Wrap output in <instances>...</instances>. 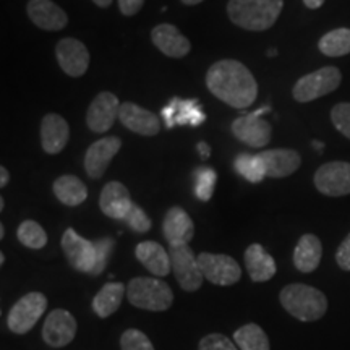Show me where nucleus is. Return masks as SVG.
<instances>
[{"label":"nucleus","mask_w":350,"mask_h":350,"mask_svg":"<svg viewBox=\"0 0 350 350\" xmlns=\"http://www.w3.org/2000/svg\"><path fill=\"white\" fill-rule=\"evenodd\" d=\"M206 86L211 93L234 109H247L256 100L258 85L253 73L239 60H219L208 70Z\"/></svg>","instance_id":"nucleus-1"},{"label":"nucleus","mask_w":350,"mask_h":350,"mask_svg":"<svg viewBox=\"0 0 350 350\" xmlns=\"http://www.w3.org/2000/svg\"><path fill=\"white\" fill-rule=\"evenodd\" d=\"M284 0H229L227 13L234 25L248 31H266L278 21Z\"/></svg>","instance_id":"nucleus-2"},{"label":"nucleus","mask_w":350,"mask_h":350,"mask_svg":"<svg viewBox=\"0 0 350 350\" xmlns=\"http://www.w3.org/2000/svg\"><path fill=\"white\" fill-rule=\"evenodd\" d=\"M281 305L288 314L304 323L318 321L327 312V299L321 291L306 284H291L281 291Z\"/></svg>","instance_id":"nucleus-3"},{"label":"nucleus","mask_w":350,"mask_h":350,"mask_svg":"<svg viewBox=\"0 0 350 350\" xmlns=\"http://www.w3.org/2000/svg\"><path fill=\"white\" fill-rule=\"evenodd\" d=\"M126 299L139 310L165 312L174 304V292L159 279L135 278L126 286Z\"/></svg>","instance_id":"nucleus-4"},{"label":"nucleus","mask_w":350,"mask_h":350,"mask_svg":"<svg viewBox=\"0 0 350 350\" xmlns=\"http://www.w3.org/2000/svg\"><path fill=\"white\" fill-rule=\"evenodd\" d=\"M340 81H342V75H340L339 68H319L317 72L301 77L295 83L292 94H294V99L299 100V103H312V100L323 98V96L338 90Z\"/></svg>","instance_id":"nucleus-5"},{"label":"nucleus","mask_w":350,"mask_h":350,"mask_svg":"<svg viewBox=\"0 0 350 350\" xmlns=\"http://www.w3.org/2000/svg\"><path fill=\"white\" fill-rule=\"evenodd\" d=\"M47 308V299L41 292H29L12 306L7 317L8 329L15 334H26L34 327Z\"/></svg>","instance_id":"nucleus-6"},{"label":"nucleus","mask_w":350,"mask_h":350,"mask_svg":"<svg viewBox=\"0 0 350 350\" xmlns=\"http://www.w3.org/2000/svg\"><path fill=\"white\" fill-rule=\"evenodd\" d=\"M169 255L178 286L185 292L198 291L204 275L201 273L198 256H195L193 250L188 245H177L169 247Z\"/></svg>","instance_id":"nucleus-7"},{"label":"nucleus","mask_w":350,"mask_h":350,"mask_svg":"<svg viewBox=\"0 0 350 350\" xmlns=\"http://www.w3.org/2000/svg\"><path fill=\"white\" fill-rule=\"evenodd\" d=\"M265 112H269L268 106L234 120L232 133L235 135V138H239L240 142L250 148H265L271 142V133H273L269 122L261 119Z\"/></svg>","instance_id":"nucleus-8"},{"label":"nucleus","mask_w":350,"mask_h":350,"mask_svg":"<svg viewBox=\"0 0 350 350\" xmlns=\"http://www.w3.org/2000/svg\"><path fill=\"white\" fill-rule=\"evenodd\" d=\"M198 262L204 279L214 286H234L242 278L239 262L229 255H214V253H200Z\"/></svg>","instance_id":"nucleus-9"},{"label":"nucleus","mask_w":350,"mask_h":350,"mask_svg":"<svg viewBox=\"0 0 350 350\" xmlns=\"http://www.w3.org/2000/svg\"><path fill=\"white\" fill-rule=\"evenodd\" d=\"M314 187L326 196L350 195V163L334 161L323 164L314 174Z\"/></svg>","instance_id":"nucleus-10"},{"label":"nucleus","mask_w":350,"mask_h":350,"mask_svg":"<svg viewBox=\"0 0 350 350\" xmlns=\"http://www.w3.org/2000/svg\"><path fill=\"white\" fill-rule=\"evenodd\" d=\"M119 98L116 94L103 91L93 99L86 112V124L94 133H106L113 126V122L119 119L120 112Z\"/></svg>","instance_id":"nucleus-11"},{"label":"nucleus","mask_w":350,"mask_h":350,"mask_svg":"<svg viewBox=\"0 0 350 350\" xmlns=\"http://www.w3.org/2000/svg\"><path fill=\"white\" fill-rule=\"evenodd\" d=\"M77 319L67 310L57 308L47 314L42 326V339L51 347H65L75 339Z\"/></svg>","instance_id":"nucleus-12"},{"label":"nucleus","mask_w":350,"mask_h":350,"mask_svg":"<svg viewBox=\"0 0 350 350\" xmlns=\"http://www.w3.org/2000/svg\"><path fill=\"white\" fill-rule=\"evenodd\" d=\"M62 250L72 268L80 271V273L91 274L96 262L94 242L83 239L73 229H67L62 237Z\"/></svg>","instance_id":"nucleus-13"},{"label":"nucleus","mask_w":350,"mask_h":350,"mask_svg":"<svg viewBox=\"0 0 350 350\" xmlns=\"http://www.w3.org/2000/svg\"><path fill=\"white\" fill-rule=\"evenodd\" d=\"M55 55L60 68L68 77L85 75L88 67H90V52H88L85 44L78 39L65 38L59 41L55 46Z\"/></svg>","instance_id":"nucleus-14"},{"label":"nucleus","mask_w":350,"mask_h":350,"mask_svg":"<svg viewBox=\"0 0 350 350\" xmlns=\"http://www.w3.org/2000/svg\"><path fill=\"white\" fill-rule=\"evenodd\" d=\"M122 139L119 137H106L88 148L85 154V170L91 178H100L111 164L113 156L120 151Z\"/></svg>","instance_id":"nucleus-15"},{"label":"nucleus","mask_w":350,"mask_h":350,"mask_svg":"<svg viewBox=\"0 0 350 350\" xmlns=\"http://www.w3.org/2000/svg\"><path fill=\"white\" fill-rule=\"evenodd\" d=\"M119 120L125 129L142 137H154L161 130V120L154 112L137 106L133 103H124L120 106Z\"/></svg>","instance_id":"nucleus-16"},{"label":"nucleus","mask_w":350,"mask_h":350,"mask_svg":"<svg viewBox=\"0 0 350 350\" xmlns=\"http://www.w3.org/2000/svg\"><path fill=\"white\" fill-rule=\"evenodd\" d=\"M161 113H163L164 124L167 129H172L174 125L198 126L206 120L203 107L195 99H170V103L163 109Z\"/></svg>","instance_id":"nucleus-17"},{"label":"nucleus","mask_w":350,"mask_h":350,"mask_svg":"<svg viewBox=\"0 0 350 350\" xmlns=\"http://www.w3.org/2000/svg\"><path fill=\"white\" fill-rule=\"evenodd\" d=\"M26 12L29 20L46 31H60L68 23L67 13L52 0H29Z\"/></svg>","instance_id":"nucleus-18"},{"label":"nucleus","mask_w":350,"mask_h":350,"mask_svg":"<svg viewBox=\"0 0 350 350\" xmlns=\"http://www.w3.org/2000/svg\"><path fill=\"white\" fill-rule=\"evenodd\" d=\"M133 204L135 203L131 201L129 188L120 182H109L103 188V191H100V211L111 219H120V221H124Z\"/></svg>","instance_id":"nucleus-19"},{"label":"nucleus","mask_w":350,"mask_h":350,"mask_svg":"<svg viewBox=\"0 0 350 350\" xmlns=\"http://www.w3.org/2000/svg\"><path fill=\"white\" fill-rule=\"evenodd\" d=\"M163 232L165 240L169 242V247L188 245V242L195 235V224L185 209L174 206L165 214L163 222Z\"/></svg>","instance_id":"nucleus-20"},{"label":"nucleus","mask_w":350,"mask_h":350,"mask_svg":"<svg viewBox=\"0 0 350 350\" xmlns=\"http://www.w3.org/2000/svg\"><path fill=\"white\" fill-rule=\"evenodd\" d=\"M151 39L154 46L164 55L172 59H182L191 49V44L174 25L163 23L157 25L151 33Z\"/></svg>","instance_id":"nucleus-21"},{"label":"nucleus","mask_w":350,"mask_h":350,"mask_svg":"<svg viewBox=\"0 0 350 350\" xmlns=\"http://www.w3.org/2000/svg\"><path fill=\"white\" fill-rule=\"evenodd\" d=\"M70 126L59 113H47L41 124V144L47 154H59L67 146Z\"/></svg>","instance_id":"nucleus-22"},{"label":"nucleus","mask_w":350,"mask_h":350,"mask_svg":"<svg viewBox=\"0 0 350 350\" xmlns=\"http://www.w3.org/2000/svg\"><path fill=\"white\" fill-rule=\"evenodd\" d=\"M260 157L265 164L266 175L273 178L288 177L300 167L301 157L294 150H268L261 151Z\"/></svg>","instance_id":"nucleus-23"},{"label":"nucleus","mask_w":350,"mask_h":350,"mask_svg":"<svg viewBox=\"0 0 350 350\" xmlns=\"http://www.w3.org/2000/svg\"><path fill=\"white\" fill-rule=\"evenodd\" d=\"M135 255H137V260L142 262L144 268L157 275V278H165L172 271V261H170L169 252H165L163 245L157 242L146 240V242L138 243Z\"/></svg>","instance_id":"nucleus-24"},{"label":"nucleus","mask_w":350,"mask_h":350,"mask_svg":"<svg viewBox=\"0 0 350 350\" xmlns=\"http://www.w3.org/2000/svg\"><path fill=\"white\" fill-rule=\"evenodd\" d=\"M245 266L253 282H266L274 278L278 266L274 258L260 243H252L245 252Z\"/></svg>","instance_id":"nucleus-25"},{"label":"nucleus","mask_w":350,"mask_h":350,"mask_svg":"<svg viewBox=\"0 0 350 350\" xmlns=\"http://www.w3.org/2000/svg\"><path fill=\"white\" fill-rule=\"evenodd\" d=\"M323 245L317 235H301L294 252V265L300 273H313L321 262Z\"/></svg>","instance_id":"nucleus-26"},{"label":"nucleus","mask_w":350,"mask_h":350,"mask_svg":"<svg viewBox=\"0 0 350 350\" xmlns=\"http://www.w3.org/2000/svg\"><path fill=\"white\" fill-rule=\"evenodd\" d=\"M126 294V288L120 282H109L96 294L93 299V310L99 318H109L119 310Z\"/></svg>","instance_id":"nucleus-27"},{"label":"nucleus","mask_w":350,"mask_h":350,"mask_svg":"<svg viewBox=\"0 0 350 350\" xmlns=\"http://www.w3.org/2000/svg\"><path fill=\"white\" fill-rule=\"evenodd\" d=\"M54 195L67 206H78L88 198V188L75 175H62L54 182Z\"/></svg>","instance_id":"nucleus-28"},{"label":"nucleus","mask_w":350,"mask_h":350,"mask_svg":"<svg viewBox=\"0 0 350 350\" xmlns=\"http://www.w3.org/2000/svg\"><path fill=\"white\" fill-rule=\"evenodd\" d=\"M234 342L240 350H271L266 332L255 323H248L234 332Z\"/></svg>","instance_id":"nucleus-29"},{"label":"nucleus","mask_w":350,"mask_h":350,"mask_svg":"<svg viewBox=\"0 0 350 350\" xmlns=\"http://www.w3.org/2000/svg\"><path fill=\"white\" fill-rule=\"evenodd\" d=\"M318 47L327 57H342L350 54V29H332L319 39Z\"/></svg>","instance_id":"nucleus-30"},{"label":"nucleus","mask_w":350,"mask_h":350,"mask_svg":"<svg viewBox=\"0 0 350 350\" xmlns=\"http://www.w3.org/2000/svg\"><path fill=\"white\" fill-rule=\"evenodd\" d=\"M234 167L240 177L252 183H260L262 178L268 177L260 154H239L235 157Z\"/></svg>","instance_id":"nucleus-31"},{"label":"nucleus","mask_w":350,"mask_h":350,"mask_svg":"<svg viewBox=\"0 0 350 350\" xmlns=\"http://www.w3.org/2000/svg\"><path fill=\"white\" fill-rule=\"evenodd\" d=\"M16 237L20 243L25 247L31 248V250H41L47 243V234L36 221H23L16 230Z\"/></svg>","instance_id":"nucleus-32"},{"label":"nucleus","mask_w":350,"mask_h":350,"mask_svg":"<svg viewBox=\"0 0 350 350\" xmlns=\"http://www.w3.org/2000/svg\"><path fill=\"white\" fill-rule=\"evenodd\" d=\"M195 177V195L201 201H209L214 193L217 175L211 167H198L193 174Z\"/></svg>","instance_id":"nucleus-33"},{"label":"nucleus","mask_w":350,"mask_h":350,"mask_svg":"<svg viewBox=\"0 0 350 350\" xmlns=\"http://www.w3.org/2000/svg\"><path fill=\"white\" fill-rule=\"evenodd\" d=\"M122 350H154L152 342L139 329H126L120 338Z\"/></svg>","instance_id":"nucleus-34"},{"label":"nucleus","mask_w":350,"mask_h":350,"mask_svg":"<svg viewBox=\"0 0 350 350\" xmlns=\"http://www.w3.org/2000/svg\"><path fill=\"white\" fill-rule=\"evenodd\" d=\"M96 245V262L94 268L91 271V275H99L106 269L109 260H111L112 250H113V240L109 237L99 239L98 242H94Z\"/></svg>","instance_id":"nucleus-35"},{"label":"nucleus","mask_w":350,"mask_h":350,"mask_svg":"<svg viewBox=\"0 0 350 350\" xmlns=\"http://www.w3.org/2000/svg\"><path fill=\"white\" fill-rule=\"evenodd\" d=\"M331 120L336 129L350 139V103H340L332 107Z\"/></svg>","instance_id":"nucleus-36"},{"label":"nucleus","mask_w":350,"mask_h":350,"mask_svg":"<svg viewBox=\"0 0 350 350\" xmlns=\"http://www.w3.org/2000/svg\"><path fill=\"white\" fill-rule=\"evenodd\" d=\"M124 221L126 222V226H129L133 232H137V234H144V232L151 229L150 217H148L146 213H144L139 206H137V204L131 206L130 213L126 214Z\"/></svg>","instance_id":"nucleus-37"},{"label":"nucleus","mask_w":350,"mask_h":350,"mask_svg":"<svg viewBox=\"0 0 350 350\" xmlns=\"http://www.w3.org/2000/svg\"><path fill=\"white\" fill-rule=\"evenodd\" d=\"M198 350H239V347L227 336L213 332L200 340Z\"/></svg>","instance_id":"nucleus-38"},{"label":"nucleus","mask_w":350,"mask_h":350,"mask_svg":"<svg viewBox=\"0 0 350 350\" xmlns=\"http://www.w3.org/2000/svg\"><path fill=\"white\" fill-rule=\"evenodd\" d=\"M336 261H338L340 269L350 271V234L339 245L338 252H336Z\"/></svg>","instance_id":"nucleus-39"},{"label":"nucleus","mask_w":350,"mask_h":350,"mask_svg":"<svg viewBox=\"0 0 350 350\" xmlns=\"http://www.w3.org/2000/svg\"><path fill=\"white\" fill-rule=\"evenodd\" d=\"M144 5V0H119V10L125 16H133L142 10Z\"/></svg>","instance_id":"nucleus-40"},{"label":"nucleus","mask_w":350,"mask_h":350,"mask_svg":"<svg viewBox=\"0 0 350 350\" xmlns=\"http://www.w3.org/2000/svg\"><path fill=\"white\" fill-rule=\"evenodd\" d=\"M198 152H200V156L203 157V159H208L209 156H211V150H209V146L204 142H201V143H198Z\"/></svg>","instance_id":"nucleus-41"},{"label":"nucleus","mask_w":350,"mask_h":350,"mask_svg":"<svg viewBox=\"0 0 350 350\" xmlns=\"http://www.w3.org/2000/svg\"><path fill=\"white\" fill-rule=\"evenodd\" d=\"M8 182H10V172L2 165V167H0V187H7Z\"/></svg>","instance_id":"nucleus-42"},{"label":"nucleus","mask_w":350,"mask_h":350,"mask_svg":"<svg viewBox=\"0 0 350 350\" xmlns=\"http://www.w3.org/2000/svg\"><path fill=\"white\" fill-rule=\"evenodd\" d=\"M304 3L308 8H312V10H314V8H319L325 3V0H304Z\"/></svg>","instance_id":"nucleus-43"},{"label":"nucleus","mask_w":350,"mask_h":350,"mask_svg":"<svg viewBox=\"0 0 350 350\" xmlns=\"http://www.w3.org/2000/svg\"><path fill=\"white\" fill-rule=\"evenodd\" d=\"M93 2H94L98 7H100V8H107V7H111L112 0H93Z\"/></svg>","instance_id":"nucleus-44"},{"label":"nucleus","mask_w":350,"mask_h":350,"mask_svg":"<svg viewBox=\"0 0 350 350\" xmlns=\"http://www.w3.org/2000/svg\"><path fill=\"white\" fill-rule=\"evenodd\" d=\"M203 0H182V3H185V5H198Z\"/></svg>","instance_id":"nucleus-45"},{"label":"nucleus","mask_w":350,"mask_h":350,"mask_svg":"<svg viewBox=\"0 0 350 350\" xmlns=\"http://www.w3.org/2000/svg\"><path fill=\"white\" fill-rule=\"evenodd\" d=\"M313 148H314V150H317V151L321 152L323 148H325V144H323V143H318V142H313Z\"/></svg>","instance_id":"nucleus-46"},{"label":"nucleus","mask_w":350,"mask_h":350,"mask_svg":"<svg viewBox=\"0 0 350 350\" xmlns=\"http://www.w3.org/2000/svg\"><path fill=\"white\" fill-rule=\"evenodd\" d=\"M3 235H5V229H3V226H0V239H3Z\"/></svg>","instance_id":"nucleus-47"},{"label":"nucleus","mask_w":350,"mask_h":350,"mask_svg":"<svg viewBox=\"0 0 350 350\" xmlns=\"http://www.w3.org/2000/svg\"><path fill=\"white\" fill-rule=\"evenodd\" d=\"M3 206H5V201H3V198H0V209H3Z\"/></svg>","instance_id":"nucleus-48"},{"label":"nucleus","mask_w":350,"mask_h":350,"mask_svg":"<svg viewBox=\"0 0 350 350\" xmlns=\"http://www.w3.org/2000/svg\"><path fill=\"white\" fill-rule=\"evenodd\" d=\"M3 261H5V256H3V253H2V255H0V262L3 265Z\"/></svg>","instance_id":"nucleus-49"},{"label":"nucleus","mask_w":350,"mask_h":350,"mask_svg":"<svg viewBox=\"0 0 350 350\" xmlns=\"http://www.w3.org/2000/svg\"><path fill=\"white\" fill-rule=\"evenodd\" d=\"M275 54H278V52H275L274 49H273V51H269V52H268V55H275Z\"/></svg>","instance_id":"nucleus-50"}]
</instances>
